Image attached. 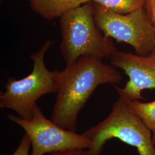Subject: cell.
<instances>
[{"label": "cell", "instance_id": "11", "mask_svg": "<svg viewBox=\"0 0 155 155\" xmlns=\"http://www.w3.org/2000/svg\"><path fill=\"white\" fill-rule=\"evenodd\" d=\"M31 146V142L28 135L25 133L16 150L12 155H30L29 148Z\"/></svg>", "mask_w": 155, "mask_h": 155}, {"label": "cell", "instance_id": "12", "mask_svg": "<svg viewBox=\"0 0 155 155\" xmlns=\"http://www.w3.org/2000/svg\"><path fill=\"white\" fill-rule=\"evenodd\" d=\"M50 155H95L86 149H71L57 151Z\"/></svg>", "mask_w": 155, "mask_h": 155}, {"label": "cell", "instance_id": "9", "mask_svg": "<svg viewBox=\"0 0 155 155\" xmlns=\"http://www.w3.org/2000/svg\"><path fill=\"white\" fill-rule=\"evenodd\" d=\"M132 110L139 117L152 134V140L155 145V100L143 102L140 100L128 101Z\"/></svg>", "mask_w": 155, "mask_h": 155}, {"label": "cell", "instance_id": "8", "mask_svg": "<svg viewBox=\"0 0 155 155\" xmlns=\"http://www.w3.org/2000/svg\"><path fill=\"white\" fill-rule=\"evenodd\" d=\"M36 13L47 20L61 17L91 0H28Z\"/></svg>", "mask_w": 155, "mask_h": 155}, {"label": "cell", "instance_id": "13", "mask_svg": "<svg viewBox=\"0 0 155 155\" xmlns=\"http://www.w3.org/2000/svg\"><path fill=\"white\" fill-rule=\"evenodd\" d=\"M145 6L155 25V0H147Z\"/></svg>", "mask_w": 155, "mask_h": 155}, {"label": "cell", "instance_id": "10", "mask_svg": "<svg viewBox=\"0 0 155 155\" xmlns=\"http://www.w3.org/2000/svg\"><path fill=\"white\" fill-rule=\"evenodd\" d=\"M111 11L127 14L145 6L147 0H91Z\"/></svg>", "mask_w": 155, "mask_h": 155}, {"label": "cell", "instance_id": "2", "mask_svg": "<svg viewBox=\"0 0 155 155\" xmlns=\"http://www.w3.org/2000/svg\"><path fill=\"white\" fill-rule=\"evenodd\" d=\"M60 28V50L67 66L82 56L102 59L118 51L111 38L106 37L96 25L92 1L61 16Z\"/></svg>", "mask_w": 155, "mask_h": 155}, {"label": "cell", "instance_id": "6", "mask_svg": "<svg viewBox=\"0 0 155 155\" xmlns=\"http://www.w3.org/2000/svg\"><path fill=\"white\" fill-rule=\"evenodd\" d=\"M8 118L24 130L30 139L32 152L30 155H44L71 149H89L92 143L83 134H79L63 129L46 118L36 104L32 117L24 119L9 114Z\"/></svg>", "mask_w": 155, "mask_h": 155}, {"label": "cell", "instance_id": "3", "mask_svg": "<svg viewBox=\"0 0 155 155\" xmlns=\"http://www.w3.org/2000/svg\"><path fill=\"white\" fill-rule=\"evenodd\" d=\"M83 134L92 143L87 150L95 155H101L106 143L111 139L136 148L139 155H155L152 132L132 110L128 101L121 97L113 104L110 114Z\"/></svg>", "mask_w": 155, "mask_h": 155}, {"label": "cell", "instance_id": "1", "mask_svg": "<svg viewBox=\"0 0 155 155\" xmlns=\"http://www.w3.org/2000/svg\"><path fill=\"white\" fill-rule=\"evenodd\" d=\"M121 74L102 59L84 56L57 71V96L51 120L59 127L76 132L78 117L95 89L105 83L117 84Z\"/></svg>", "mask_w": 155, "mask_h": 155}, {"label": "cell", "instance_id": "5", "mask_svg": "<svg viewBox=\"0 0 155 155\" xmlns=\"http://www.w3.org/2000/svg\"><path fill=\"white\" fill-rule=\"evenodd\" d=\"M94 6L95 22L106 37L132 45L139 55H149L155 48V25L145 6L127 14Z\"/></svg>", "mask_w": 155, "mask_h": 155}, {"label": "cell", "instance_id": "7", "mask_svg": "<svg viewBox=\"0 0 155 155\" xmlns=\"http://www.w3.org/2000/svg\"><path fill=\"white\" fill-rule=\"evenodd\" d=\"M110 58L111 66L124 70L129 78L124 87H115L119 97L128 101L144 100V90L155 89V47L145 56L117 51Z\"/></svg>", "mask_w": 155, "mask_h": 155}, {"label": "cell", "instance_id": "4", "mask_svg": "<svg viewBox=\"0 0 155 155\" xmlns=\"http://www.w3.org/2000/svg\"><path fill=\"white\" fill-rule=\"evenodd\" d=\"M51 42L47 40L40 50L30 55L33 63L32 72L21 79L9 78L0 93V108L15 111L24 119L33 116L36 102L45 94L57 93V71H50L45 64V52Z\"/></svg>", "mask_w": 155, "mask_h": 155}]
</instances>
